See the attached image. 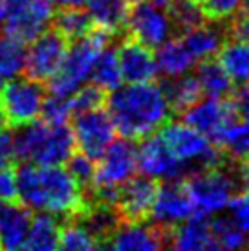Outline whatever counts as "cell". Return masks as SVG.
<instances>
[{
  "instance_id": "cell-1",
  "label": "cell",
  "mask_w": 249,
  "mask_h": 251,
  "mask_svg": "<svg viewBox=\"0 0 249 251\" xmlns=\"http://www.w3.org/2000/svg\"><path fill=\"white\" fill-rule=\"evenodd\" d=\"M19 198L29 209L75 216L84 205L81 185L61 165L24 163L17 169Z\"/></svg>"
},
{
  "instance_id": "cell-2",
  "label": "cell",
  "mask_w": 249,
  "mask_h": 251,
  "mask_svg": "<svg viewBox=\"0 0 249 251\" xmlns=\"http://www.w3.org/2000/svg\"><path fill=\"white\" fill-rule=\"evenodd\" d=\"M112 123L124 140H143L165 123L171 114L165 94L154 83L118 86L106 99Z\"/></svg>"
},
{
  "instance_id": "cell-3",
  "label": "cell",
  "mask_w": 249,
  "mask_h": 251,
  "mask_svg": "<svg viewBox=\"0 0 249 251\" xmlns=\"http://www.w3.org/2000/svg\"><path fill=\"white\" fill-rule=\"evenodd\" d=\"M15 140V158L37 165H62L75 152V138L66 123L31 121L22 125Z\"/></svg>"
},
{
  "instance_id": "cell-4",
  "label": "cell",
  "mask_w": 249,
  "mask_h": 251,
  "mask_svg": "<svg viewBox=\"0 0 249 251\" xmlns=\"http://www.w3.org/2000/svg\"><path fill=\"white\" fill-rule=\"evenodd\" d=\"M110 35L112 33L108 31L94 26L90 33L77 39L72 48L68 46L61 68L50 79V92L55 96L70 98L90 77L94 61L99 55V51L106 48Z\"/></svg>"
},
{
  "instance_id": "cell-5",
  "label": "cell",
  "mask_w": 249,
  "mask_h": 251,
  "mask_svg": "<svg viewBox=\"0 0 249 251\" xmlns=\"http://www.w3.org/2000/svg\"><path fill=\"white\" fill-rule=\"evenodd\" d=\"M194 207V216H213L227 209L235 196V181L220 165L198 169L183 183Z\"/></svg>"
},
{
  "instance_id": "cell-6",
  "label": "cell",
  "mask_w": 249,
  "mask_h": 251,
  "mask_svg": "<svg viewBox=\"0 0 249 251\" xmlns=\"http://www.w3.org/2000/svg\"><path fill=\"white\" fill-rule=\"evenodd\" d=\"M158 136L185 167L196 165L198 169H209L220 165V152L215 149L213 141L185 121H165L159 126Z\"/></svg>"
},
{
  "instance_id": "cell-7",
  "label": "cell",
  "mask_w": 249,
  "mask_h": 251,
  "mask_svg": "<svg viewBox=\"0 0 249 251\" xmlns=\"http://www.w3.org/2000/svg\"><path fill=\"white\" fill-rule=\"evenodd\" d=\"M44 88L33 79H9L0 88V119L7 125L22 126L41 116Z\"/></svg>"
},
{
  "instance_id": "cell-8",
  "label": "cell",
  "mask_w": 249,
  "mask_h": 251,
  "mask_svg": "<svg viewBox=\"0 0 249 251\" xmlns=\"http://www.w3.org/2000/svg\"><path fill=\"white\" fill-rule=\"evenodd\" d=\"M68 39L57 29H50L35 37L29 50H26L24 72L33 81H48L61 68L68 51Z\"/></svg>"
},
{
  "instance_id": "cell-9",
  "label": "cell",
  "mask_w": 249,
  "mask_h": 251,
  "mask_svg": "<svg viewBox=\"0 0 249 251\" xmlns=\"http://www.w3.org/2000/svg\"><path fill=\"white\" fill-rule=\"evenodd\" d=\"M53 19V0H11L4 17V31L21 39L33 41Z\"/></svg>"
},
{
  "instance_id": "cell-10",
  "label": "cell",
  "mask_w": 249,
  "mask_h": 251,
  "mask_svg": "<svg viewBox=\"0 0 249 251\" xmlns=\"http://www.w3.org/2000/svg\"><path fill=\"white\" fill-rule=\"evenodd\" d=\"M72 132L75 138V147H79V151L88 158L96 160L114 141L116 126L112 123L108 112L103 108H96L75 114Z\"/></svg>"
},
{
  "instance_id": "cell-11",
  "label": "cell",
  "mask_w": 249,
  "mask_h": 251,
  "mask_svg": "<svg viewBox=\"0 0 249 251\" xmlns=\"http://www.w3.org/2000/svg\"><path fill=\"white\" fill-rule=\"evenodd\" d=\"M138 169V156L130 140H114L108 149L99 156L96 165L94 185L96 187L119 189Z\"/></svg>"
},
{
  "instance_id": "cell-12",
  "label": "cell",
  "mask_w": 249,
  "mask_h": 251,
  "mask_svg": "<svg viewBox=\"0 0 249 251\" xmlns=\"http://www.w3.org/2000/svg\"><path fill=\"white\" fill-rule=\"evenodd\" d=\"M183 119H185L187 125L196 128L209 141L218 143L225 126L236 119V112L231 99L225 101L224 98H207L201 99V101L198 99L189 108H185Z\"/></svg>"
},
{
  "instance_id": "cell-13",
  "label": "cell",
  "mask_w": 249,
  "mask_h": 251,
  "mask_svg": "<svg viewBox=\"0 0 249 251\" xmlns=\"http://www.w3.org/2000/svg\"><path fill=\"white\" fill-rule=\"evenodd\" d=\"M126 26L130 29L132 39L145 44L147 48H158L171 37L173 31V24L165 7L154 2H143L134 6V9L128 11Z\"/></svg>"
},
{
  "instance_id": "cell-14",
  "label": "cell",
  "mask_w": 249,
  "mask_h": 251,
  "mask_svg": "<svg viewBox=\"0 0 249 251\" xmlns=\"http://www.w3.org/2000/svg\"><path fill=\"white\" fill-rule=\"evenodd\" d=\"M136 156L138 169H141V173L152 180L173 181L185 173V165L171 152V149L159 136L143 138V143L139 145V151H136Z\"/></svg>"
},
{
  "instance_id": "cell-15",
  "label": "cell",
  "mask_w": 249,
  "mask_h": 251,
  "mask_svg": "<svg viewBox=\"0 0 249 251\" xmlns=\"http://www.w3.org/2000/svg\"><path fill=\"white\" fill-rule=\"evenodd\" d=\"M150 216L159 226H178L194 216V207L183 183L178 180L165 181L156 189Z\"/></svg>"
},
{
  "instance_id": "cell-16",
  "label": "cell",
  "mask_w": 249,
  "mask_h": 251,
  "mask_svg": "<svg viewBox=\"0 0 249 251\" xmlns=\"http://www.w3.org/2000/svg\"><path fill=\"white\" fill-rule=\"evenodd\" d=\"M156 181L149 176L130 178L119 187L116 209L121 220L126 222H141L147 216H150L154 196H156Z\"/></svg>"
},
{
  "instance_id": "cell-17",
  "label": "cell",
  "mask_w": 249,
  "mask_h": 251,
  "mask_svg": "<svg viewBox=\"0 0 249 251\" xmlns=\"http://www.w3.org/2000/svg\"><path fill=\"white\" fill-rule=\"evenodd\" d=\"M106 246V251H167L165 235L156 226L141 222H119Z\"/></svg>"
},
{
  "instance_id": "cell-18",
  "label": "cell",
  "mask_w": 249,
  "mask_h": 251,
  "mask_svg": "<svg viewBox=\"0 0 249 251\" xmlns=\"http://www.w3.org/2000/svg\"><path fill=\"white\" fill-rule=\"evenodd\" d=\"M116 53L121 68V77L128 84L152 83L156 79L158 68L152 48H147L145 44L138 42L136 39H128L119 46Z\"/></svg>"
},
{
  "instance_id": "cell-19",
  "label": "cell",
  "mask_w": 249,
  "mask_h": 251,
  "mask_svg": "<svg viewBox=\"0 0 249 251\" xmlns=\"http://www.w3.org/2000/svg\"><path fill=\"white\" fill-rule=\"evenodd\" d=\"M29 207L17 202H0V251H19L28 233Z\"/></svg>"
},
{
  "instance_id": "cell-20",
  "label": "cell",
  "mask_w": 249,
  "mask_h": 251,
  "mask_svg": "<svg viewBox=\"0 0 249 251\" xmlns=\"http://www.w3.org/2000/svg\"><path fill=\"white\" fill-rule=\"evenodd\" d=\"M61 240V227L51 215L31 218L28 233L19 251H57Z\"/></svg>"
},
{
  "instance_id": "cell-21",
  "label": "cell",
  "mask_w": 249,
  "mask_h": 251,
  "mask_svg": "<svg viewBox=\"0 0 249 251\" xmlns=\"http://www.w3.org/2000/svg\"><path fill=\"white\" fill-rule=\"evenodd\" d=\"M209 227L203 216H193L178 224L171 237L169 251H207Z\"/></svg>"
},
{
  "instance_id": "cell-22",
  "label": "cell",
  "mask_w": 249,
  "mask_h": 251,
  "mask_svg": "<svg viewBox=\"0 0 249 251\" xmlns=\"http://www.w3.org/2000/svg\"><path fill=\"white\" fill-rule=\"evenodd\" d=\"M154 59H156V68H158V72H161L165 77L183 75L196 63L193 59V55L187 51V48L183 46V42L180 39H176V41L167 39L163 44H159Z\"/></svg>"
},
{
  "instance_id": "cell-23",
  "label": "cell",
  "mask_w": 249,
  "mask_h": 251,
  "mask_svg": "<svg viewBox=\"0 0 249 251\" xmlns=\"http://www.w3.org/2000/svg\"><path fill=\"white\" fill-rule=\"evenodd\" d=\"M84 4L88 6V15L96 28L114 33L126 24L130 7L126 0H86Z\"/></svg>"
},
{
  "instance_id": "cell-24",
  "label": "cell",
  "mask_w": 249,
  "mask_h": 251,
  "mask_svg": "<svg viewBox=\"0 0 249 251\" xmlns=\"http://www.w3.org/2000/svg\"><path fill=\"white\" fill-rule=\"evenodd\" d=\"M218 63L233 83H248L249 79V44L240 39L222 42Z\"/></svg>"
},
{
  "instance_id": "cell-25",
  "label": "cell",
  "mask_w": 249,
  "mask_h": 251,
  "mask_svg": "<svg viewBox=\"0 0 249 251\" xmlns=\"http://www.w3.org/2000/svg\"><path fill=\"white\" fill-rule=\"evenodd\" d=\"M209 240L207 251H238L246 248L248 237L244 231L233 222V218H213L207 222Z\"/></svg>"
},
{
  "instance_id": "cell-26",
  "label": "cell",
  "mask_w": 249,
  "mask_h": 251,
  "mask_svg": "<svg viewBox=\"0 0 249 251\" xmlns=\"http://www.w3.org/2000/svg\"><path fill=\"white\" fill-rule=\"evenodd\" d=\"M187 51L193 55L194 61H205L218 53L222 42V33L216 28L200 24L196 28H191L183 31V37L180 39Z\"/></svg>"
},
{
  "instance_id": "cell-27",
  "label": "cell",
  "mask_w": 249,
  "mask_h": 251,
  "mask_svg": "<svg viewBox=\"0 0 249 251\" xmlns=\"http://www.w3.org/2000/svg\"><path fill=\"white\" fill-rule=\"evenodd\" d=\"M163 94L171 110L183 112L185 108L196 103L201 96L200 84L196 75H178V77H169V81L163 84Z\"/></svg>"
},
{
  "instance_id": "cell-28",
  "label": "cell",
  "mask_w": 249,
  "mask_h": 251,
  "mask_svg": "<svg viewBox=\"0 0 249 251\" xmlns=\"http://www.w3.org/2000/svg\"><path fill=\"white\" fill-rule=\"evenodd\" d=\"M198 84H200L201 94H205L207 98H225L233 90V81L229 79L225 70L220 66L218 61H211L205 59L203 63L198 66V74H196Z\"/></svg>"
},
{
  "instance_id": "cell-29",
  "label": "cell",
  "mask_w": 249,
  "mask_h": 251,
  "mask_svg": "<svg viewBox=\"0 0 249 251\" xmlns=\"http://www.w3.org/2000/svg\"><path fill=\"white\" fill-rule=\"evenodd\" d=\"M90 77L94 84L104 92H112L118 86H121L123 77H121V68H119L116 50L103 48L99 51V55L96 57L94 66H92Z\"/></svg>"
},
{
  "instance_id": "cell-30",
  "label": "cell",
  "mask_w": 249,
  "mask_h": 251,
  "mask_svg": "<svg viewBox=\"0 0 249 251\" xmlns=\"http://www.w3.org/2000/svg\"><path fill=\"white\" fill-rule=\"evenodd\" d=\"M26 48L21 39L13 35L0 37V81H9L24 72Z\"/></svg>"
},
{
  "instance_id": "cell-31",
  "label": "cell",
  "mask_w": 249,
  "mask_h": 251,
  "mask_svg": "<svg viewBox=\"0 0 249 251\" xmlns=\"http://www.w3.org/2000/svg\"><path fill=\"white\" fill-rule=\"evenodd\" d=\"M55 29L66 37L68 41H77L90 33L94 28L88 11H83L81 7H61V11L55 15Z\"/></svg>"
},
{
  "instance_id": "cell-32",
  "label": "cell",
  "mask_w": 249,
  "mask_h": 251,
  "mask_svg": "<svg viewBox=\"0 0 249 251\" xmlns=\"http://www.w3.org/2000/svg\"><path fill=\"white\" fill-rule=\"evenodd\" d=\"M165 9L173 28H178L181 31L196 28L205 21V15L196 0H169Z\"/></svg>"
},
{
  "instance_id": "cell-33",
  "label": "cell",
  "mask_w": 249,
  "mask_h": 251,
  "mask_svg": "<svg viewBox=\"0 0 249 251\" xmlns=\"http://www.w3.org/2000/svg\"><path fill=\"white\" fill-rule=\"evenodd\" d=\"M216 145L236 160L249 158V123H246L244 119L242 121H236V119L231 121L225 126V130L222 132Z\"/></svg>"
},
{
  "instance_id": "cell-34",
  "label": "cell",
  "mask_w": 249,
  "mask_h": 251,
  "mask_svg": "<svg viewBox=\"0 0 249 251\" xmlns=\"http://www.w3.org/2000/svg\"><path fill=\"white\" fill-rule=\"evenodd\" d=\"M57 251H106V248L101 240L94 238L84 227L75 224L61 233Z\"/></svg>"
},
{
  "instance_id": "cell-35",
  "label": "cell",
  "mask_w": 249,
  "mask_h": 251,
  "mask_svg": "<svg viewBox=\"0 0 249 251\" xmlns=\"http://www.w3.org/2000/svg\"><path fill=\"white\" fill-rule=\"evenodd\" d=\"M106 92L101 90L96 84L90 86H79L72 96H70V105H72V112H88L96 110V108H103L106 103Z\"/></svg>"
},
{
  "instance_id": "cell-36",
  "label": "cell",
  "mask_w": 249,
  "mask_h": 251,
  "mask_svg": "<svg viewBox=\"0 0 249 251\" xmlns=\"http://www.w3.org/2000/svg\"><path fill=\"white\" fill-rule=\"evenodd\" d=\"M70 114H72L70 98L55 96V94H51L50 98H44L41 116L44 118L46 123H51V125H61V123H66L68 118H70Z\"/></svg>"
},
{
  "instance_id": "cell-37",
  "label": "cell",
  "mask_w": 249,
  "mask_h": 251,
  "mask_svg": "<svg viewBox=\"0 0 249 251\" xmlns=\"http://www.w3.org/2000/svg\"><path fill=\"white\" fill-rule=\"evenodd\" d=\"M205 17L213 21H225L235 17L244 6V0H196Z\"/></svg>"
},
{
  "instance_id": "cell-38",
  "label": "cell",
  "mask_w": 249,
  "mask_h": 251,
  "mask_svg": "<svg viewBox=\"0 0 249 251\" xmlns=\"http://www.w3.org/2000/svg\"><path fill=\"white\" fill-rule=\"evenodd\" d=\"M70 176L83 187H88L94 183V175H96V163L86 154H72L68 158V169Z\"/></svg>"
},
{
  "instance_id": "cell-39",
  "label": "cell",
  "mask_w": 249,
  "mask_h": 251,
  "mask_svg": "<svg viewBox=\"0 0 249 251\" xmlns=\"http://www.w3.org/2000/svg\"><path fill=\"white\" fill-rule=\"evenodd\" d=\"M231 209L233 222L244 231V235L249 238V195L233 196V200L227 205Z\"/></svg>"
},
{
  "instance_id": "cell-40",
  "label": "cell",
  "mask_w": 249,
  "mask_h": 251,
  "mask_svg": "<svg viewBox=\"0 0 249 251\" xmlns=\"http://www.w3.org/2000/svg\"><path fill=\"white\" fill-rule=\"evenodd\" d=\"M19 196L17 176L9 167L0 169V202H11Z\"/></svg>"
},
{
  "instance_id": "cell-41",
  "label": "cell",
  "mask_w": 249,
  "mask_h": 251,
  "mask_svg": "<svg viewBox=\"0 0 249 251\" xmlns=\"http://www.w3.org/2000/svg\"><path fill=\"white\" fill-rule=\"evenodd\" d=\"M15 158V140L6 130H0V169L11 165Z\"/></svg>"
},
{
  "instance_id": "cell-42",
  "label": "cell",
  "mask_w": 249,
  "mask_h": 251,
  "mask_svg": "<svg viewBox=\"0 0 249 251\" xmlns=\"http://www.w3.org/2000/svg\"><path fill=\"white\" fill-rule=\"evenodd\" d=\"M233 33L236 39L244 41L246 44H249V6L240 9L235 15V22H233Z\"/></svg>"
},
{
  "instance_id": "cell-43",
  "label": "cell",
  "mask_w": 249,
  "mask_h": 251,
  "mask_svg": "<svg viewBox=\"0 0 249 251\" xmlns=\"http://www.w3.org/2000/svg\"><path fill=\"white\" fill-rule=\"evenodd\" d=\"M231 101L235 105L236 118H242L246 123H249V90L238 92Z\"/></svg>"
},
{
  "instance_id": "cell-44",
  "label": "cell",
  "mask_w": 249,
  "mask_h": 251,
  "mask_svg": "<svg viewBox=\"0 0 249 251\" xmlns=\"http://www.w3.org/2000/svg\"><path fill=\"white\" fill-rule=\"evenodd\" d=\"M240 178H242V185H244V189H246V195H249V158L242 160Z\"/></svg>"
},
{
  "instance_id": "cell-45",
  "label": "cell",
  "mask_w": 249,
  "mask_h": 251,
  "mask_svg": "<svg viewBox=\"0 0 249 251\" xmlns=\"http://www.w3.org/2000/svg\"><path fill=\"white\" fill-rule=\"evenodd\" d=\"M86 0H53V4L61 7H81Z\"/></svg>"
},
{
  "instance_id": "cell-46",
  "label": "cell",
  "mask_w": 249,
  "mask_h": 251,
  "mask_svg": "<svg viewBox=\"0 0 249 251\" xmlns=\"http://www.w3.org/2000/svg\"><path fill=\"white\" fill-rule=\"evenodd\" d=\"M9 4H11V0H0V22L4 21L7 9H9Z\"/></svg>"
},
{
  "instance_id": "cell-47",
  "label": "cell",
  "mask_w": 249,
  "mask_h": 251,
  "mask_svg": "<svg viewBox=\"0 0 249 251\" xmlns=\"http://www.w3.org/2000/svg\"><path fill=\"white\" fill-rule=\"evenodd\" d=\"M128 6H138V4H143V2H150V0H126Z\"/></svg>"
},
{
  "instance_id": "cell-48",
  "label": "cell",
  "mask_w": 249,
  "mask_h": 251,
  "mask_svg": "<svg viewBox=\"0 0 249 251\" xmlns=\"http://www.w3.org/2000/svg\"><path fill=\"white\" fill-rule=\"evenodd\" d=\"M238 251H246V250H244V248H242V250H238Z\"/></svg>"
},
{
  "instance_id": "cell-49",
  "label": "cell",
  "mask_w": 249,
  "mask_h": 251,
  "mask_svg": "<svg viewBox=\"0 0 249 251\" xmlns=\"http://www.w3.org/2000/svg\"><path fill=\"white\" fill-rule=\"evenodd\" d=\"M248 83H249V79H248ZM248 90H249V86H248Z\"/></svg>"
}]
</instances>
